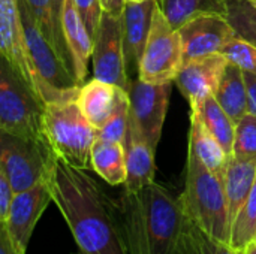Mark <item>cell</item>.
I'll return each instance as SVG.
<instances>
[{
  "label": "cell",
  "instance_id": "1",
  "mask_svg": "<svg viewBox=\"0 0 256 254\" xmlns=\"http://www.w3.org/2000/svg\"><path fill=\"white\" fill-rule=\"evenodd\" d=\"M48 184L52 202L64 217L81 254H129L120 204L105 193L87 169L57 157Z\"/></svg>",
  "mask_w": 256,
  "mask_h": 254
},
{
  "label": "cell",
  "instance_id": "2",
  "mask_svg": "<svg viewBox=\"0 0 256 254\" xmlns=\"http://www.w3.org/2000/svg\"><path fill=\"white\" fill-rule=\"evenodd\" d=\"M122 225L129 254H180L186 219L180 196L156 181L120 199Z\"/></svg>",
  "mask_w": 256,
  "mask_h": 254
},
{
  "label": "cell",
  "instance_id": "3",
  "mask_svg": "<svg viewBox=\"0 0 256 254\" xmlns=\"http://www.w3.org/2000/svg\"><path fill=\"white\" fill-rule=\"evenodd\" d=\"M184 214L213 238L230 244L231 225L224 180L188 150L186 183L180 195Z\"/></svg>",
  "mask_w": 256,
  "mask_h": 254
},
{
  "label": "cell",
  "instance_id": "4",
  "mask_svg": "<svg viewBox=\"0 0 256 254\" xmlns=\"http://www.w3.org/2000/svg\"><path fill=\"white\" fill-rule=\"evenodd\" d=\"M42 127L46 142L58 159L75 168H92V148L98 130L84 117L76 99L46 103Z\"/></svg>",
  "mask_w": 256,
  "mask_h": 254
},
{
  "label": "cell",
  "instance_id": "5",
  "mask_svg": "<svg viewBox=\"0 0 256 254\" xmlns=\"http://www.w3.org/2000/svg\"><path fill=\"white\" fill-rule=\"evenodd\" d=\"M0 52L44 105L76 99L80 87L58 90L45 82L34 69L27 51L18 0H0Z\"/></svg>",
  "mask_w": 256,
  "mask_h": 254
},
{
  "label": "cell",
  "instance_id": "6",
  "mask_svg": "<svg viewBox=\"0 0 256 254\" xmlns=\"http://www.w3.org/2000/svg\"><path fill=\"white\" fill-rule=\"evenodd\" d=\"M45 105L21 76L3 60L0 67V129L4 133L45 139L44 136Z\"/></svg>",
  "mask_w": 256,
  "mask_h": 254
},
{
  "label": "cell",
  "instance_id": "7",
  "mask_svg": "<svg viewBox=\"0 0 256 254\" xmlns=\"http://www.w3.org/2000/svg\"><path fill=\"white\" fill-rule=\"evenodd\" d=\"M0 148V171L15 193L46 181L57 160L46 139L21 138L2 132Z\"/></svg>",
  "mask_w": 256,
  "mask_h": 254
},
{
  "label": "cell",
  "instance_id": "8",
  "mask_svg": "<svg viewBox=\"0 0 256 254\" xmlns=\"http://www.w3.org/2000/svg\"><path fill=\"white\" fill-rule=\"evenodd\" d=\"M183 67V49L178 30L162 13L159 3L140 61L138 78L158 84L174 81Z\"/></svg>",
  "mask_w": 256,
  "mask_h": 254
},
{
  "label": "cell",
  "instance_id": "9",
  "mask_svg": "<svg viewBox=\"0 0 256 254\" xmlns=\"http://www.w3.org/2000/svg\"><path fill=\"white\" fill-rule=\"evenodd\" d=\"M92 64L94 78L128 91L130 81L124 58L123 15L102 10L93 36Z\"/></svg>",
  "mask_w": 256,
  "mask_h": 254
},
{
  "label": "cell",
  "instance_id": "10",
  "mask_svg": "<svg viewBox=\"0 0 256 254\" xmlns=\"http://www.w3.org/2000/svg\"><path fill=\"white\" fill-rule=\"evenodd\" d=\"M171 91L172 81L152 84L140 79L138 76L130 81L128 88L130 118L154 150L162 136Z\"/></svg>",
  "mask_w": 256,
  "mask_h": 254
},
{
  "label": "cell",
  "instance_id": "11",
  "mask_svg": "<svg viewBox=\"0 0 256 254\" xmlns=\"http://www.w3.org/2000/svg\"><path fill=\"white\" fill-rule=\"evenodd\" d=\"M18 4L27 51L40 78L58 90H72L81 87L78 85L76 78L70 67L63 61V58L57 52L56 46L42 33L40 27L38 25L36 19L28 10L26 1L18 0Z\"/></svg>",
  "mask_w": 256,
  "mask_h": 254
},
{
  "label": "cell",
  "instance_id": "12",
  "mask_svg": "<svg viewBox=\"0 0 256 254\" xmlns=\"http://www.w3.org/2000/svg\"><path fill=\"white\" fill-rule=\"evenodd\" d=\"M183 64L212 54H219L237 36L224 13H200L186 21L180 28Z\"/></svg>",
  "mask_w": 256,
  "mask_h": 254
},
{
  "label": "cell",
  "instance_id": "13",
  "mask_svg": "<svg viewBox=\"0 0 256 254\" xmlns=\"http://www.w3.org/2000/svg\"><path fill=\"white\" fill-rule=\"evenodd\" d=\"M52 202V193L46 181H42L32 189H27L24 192L15 193V198L12 201V205L9 208V214L3 225L12 241L15 243L16 249L21 253L26 254L28 241L32 238V234L46 210V207Z\"/></svg>",
  "mask_w": 256,
  "mask_h": 254
},
{
  "label": "cell",
  "instance_id": "14",
  "mask_svg": "<svg viewBox=\"0 0 256 254\" xmlns=\"http://www.w3.org/2000/svg\"><path fill=\"white\" fill-rule=\"evenodd\" d=\"M228 63L219 52L183 64L174 82L190 108L200 106L208 94H214Z\"/></svg>",
  "mask_w": 256,
  "mask_h": 254
},
{
  "label": "cell",
  "instance_id": "15",
  "mask_svg": "<svg viewBox=\"0 0 256 254\" xmlns=\"http://www.w3.org/2000/svg\"><path fill=\"white\" fill-rule=\"evenodd\" d=\"M156 7L158 0L126 1L123 10V43L128 73L134 72L138 76L140 61L148 39Z\"/></svg>",
  "mask_w": 256,
  "mask_h": 254
},
{
  "label": "cell",
  "instance_id": "16",
  "mask_svg": "<svg viewBox=\"0 0 256 254\" xmlns=\"http://www.w3.org/2000/svg\"><path fill=\"white\" fill-rule=\"evenodd\" d=\"M126 148V169L128 177L124 186V192L135 193L154 183V148L147 142V139L141 135L138 127L130 118L129 114V127L124 141Z\"/></svg>",
  "mask_w": 256,
  "mask_h": 254
},
{
  "label": "cell",
  "instance_id": "17",
  "mask_svg": "<svg viewBox=\"0 0 256 254\" xmlns=\"http://www.w3.org/2000/svg\"><path fill=\"white\" fill-rule=\"evenodd\" d=\"M62 27L64 42L70 55L74 75L78 85H82L87 76L88 60L93 54V37L88 33L74 0L64 1Z\"/></svg>",
  "mask_w": 256,
  "mask_h": 254
},
{
  "label": "cell",
  "instance_id": "18",
  "mask_svg": "<svg viewBox=\"0 0 256 254\" xmlns=\"http://www.w3.org/2000/svg\"><path fill=\"white\" fill-rule=\"evenodd\" d=\"M118 91L120 87H116L98 78H93L92 81L80 87L76 103L84 117L96 130L102 129L112 115L117 105Z\"/></svg>",
  "mask_w": 256,
  "mask_h": 254
},
{
  "label": "cell",
  "instance_id": "19",
  "mask_svg": "<svg viewBox=\"0 0 256 254\" xmlns=\"http://www.w3.org/2000/svg\"><path fill=\"white\" fill-rule=\"evenodd\" d=\"M256 181V160L231 157L224 175V187L228 202L230 225L236 222L238 213L249 199Z\"/></svg>",
  "mask_w": 256,
  "mask_h": 254
},
{
  "label": "cell",
  "instance_id": "20",
  "mask_svg": "<svg viewBox=\"0 0 256 254\" xmlns=\"http://www.w3.org/2000/svg\"><path fill=\"white\" fill-rule=\"evenodd\" d=\"M189 150L218 177L224 180L230 156L220 145V142L206 127L202 118L196 111H190V132H189Z\"/></svg>",
  "mask_w": 256,
  "mask_h": 254
},
{
  "label": "cell",
  "instance_id": "21",
  "mask_svg": "<svg viewBox=\"0 0 256 254\" xmlns=\"http://www.w3.org/2000/svg\"><path fill=\"white\" fill-rule=\"evenodd\" d=\"M214 97L236 124L249 112L244 72L238 66L228 63L214 91Z\"/></svg>",
  "mask_w": 256,
  "mask_h": 254
},
{
  "label": "cell",
  "instance_id": "22",
  "mask_svg": "<svg viewBox=\"0 0 256 254\" xmlns=\"http://www.w3.org/2000/svg\"><path fill=\"white\" fill-rule=\"evenodd\" d=\"M92 169L110 186L126 183V148L124 144L98 139L92 148Z\"/></svg>",
  "mask_w": 256,
  "mask_h": 254
},
{
  "label": "cell",
  "instance_id": "23",
  "mask_svg": "<svg viewBox=\"0 0 256 254\" xmlns=\"http://www.w3.org/2000/svg\"><path fill=\"white\" fill-rule=\"evenodd\" d=\"M190 109H194L200 114V117L202 118V121H204L206 127L210 130V133L220 142V145L224 147L226 154L230 157H232L236 123L219 105L214 94H208L200 106L190 108Z\"/></svg>",
  "mask_w": 256,
  "mask_h": 254
},
{
  "label": "cell",
  "instance_id": "24",
  "mask_svg": "<svg viewBox=\"0 0 256 254\" xmlns=\"http://www.w3.org/2000/svg\"><path fill=\"white\" fill-rule=\"evenodd\" d=\"M180 254H242L236 252L230 244L222 243L198 225H195L188 216L183 223L180 238Z\"/></svg>",
  "mask_w": 256,
  "mask_h": 254
},
{
  "label": "cell",
  "instance_id": "25",
  "mask_svg": "<svg viewBox=\"0 0 256 254\" xmlns=\"http://www.w3.org/2000/svg\"><path fill=\"white\" fill-rule=\"evenodd\" d=\"M162 13L176 27L180 28L186 21L200 13H224L225 4L219 0H158Z\"/></svg>",
  "mask_w": 256,
  "mask_h": 254
},
{
  "label": "cell",
  "instance_id": "26",
  "mask_svg": "<svg viewBox=\"0 0 256 254\" xmlns=\"http://www.w3.org/2000/svg\"><path fill=\"white\" fill-rule=\"evenodd\" d=\"M28 10L32 12L33 18L36 19L38 25L40 27L42 33L46 36V39L56 46L57 52L60 54V57L63 58V61L72 69V61H70V55L68 51V46L64 43V40L60 37L56 22H54V12H52V1L51 0H24Z\"/></svg>",
  "mask_w": 256,
  "mask_h": 254
},
{
  "label": "cell",
  "instance_id": "27",
  "mask_svg": "<svg viewBox=\"0 0 256 254\" xmlns=\"http://www.w3.org/2000/svg\"><path fill=\"white\" fill-rule=\"evenodd\" d=\"M254 241H256V181L249 199L232 223L230 246L243 254L246 247Z\"/></svg>",
  "mask_w": 256,
  "mask_h": 254
},
{
  "label": "cell",
  "instance_id": "28",
  "mask_svg": "<svg viewBox=\"0 0 256 254\" xmlns=\"http://www.w3.org/2000/svg\"><path fill=\"white\" fill-rule=\"evenodd\" d=\"M225 16L237 36L256 45V7L250 0H224Z\"/></svg>",
  "mask_w": 256,
  "mask_h": 254
},
{
  "label": "cell",
  "instance_id": "29",
  "mask_svg": "<svg viewBox=\"0 0 256 254\" xmlns=\"http://www.w3.org/2000/svg\"><path fill=\"white\" fill-rule=\"evenodd\" d=\"M129 114H130V102H129L128 91L120 88L116 109L110 117V120L106 121V124L98 130V139L124 144L128 127H129Z\"/></svg>",
  "mask_w": 256,
  "mask_h": 254
},
{
  "label": "cell",
  "instance_id": "30",
  "mask_svg": "<svg viewBox=\"0 0 256 254\" xmlns=\"http://www.w3.org/2000/svg\"><path fill=\"white\" fill-rule=\"evenodd\" d=\"M232 157L256 160V115L248 112L236 124Z\"/></svg>",
  "mask_w": 256,
  "mask_h": 254
},
{
  "label": "cell",
  "instance_id": "31",
  "mask_svg": "<svg viewBox=\"0 0 256 254\" xmlns=\"http://www.w3.org/2000/svg\"><path fill=\"white\" fill-rule=\"evenodd\" d=\"M220 54L232 64L238 66L243 72L256 75V45L249 40L236 36L220 51Z\"/></svg>",
  "mask_w": 256,
  "mask_h": 254
},
{
  "label": "cell",
  "instance_id": "32",
  "mask_svg": "<svg viewBox=\"0 0 256 254\" xmlns=\"http://www.w3.org/2000/svg\"><path fill=\"white\" fill-rule=\"evenodd\" d=\"M76 4V9L88 30V33L92 34V37L96 33L99 19H100V13H102V4L100 0H74Z\"/></svg>",
  "mask_w": 256,
  "mask_h": 254
},
{
  "label": "cell",
  "instance_id": "33",
  "mask_svg": "<svg viewBox=\"0 0 256 254\" xmlns=\"http://www.w3.org/2000/svg\"><path fill=\"white\" fill-rule=\"evenodd\" d=\"M14 198H15V190L10 186L6 175L0 171V223L6 222Z\"/></svg>",
  "mask_w": 256,
  "mask_h": 254
},
{
  "label": "cell",
  "instance_id": "34",
  "mask_svg": "<svg viewBox=\"0 0 256 254\" xmlns=\"http://www.w3.org/2000/svg\"><path fill=\"white\" fill-rule=\"evenodd\" d=\"M0 254H24L16 249L8 229L3 225H0Z\"/></svg>",
  "mask_w": 256,
  "mask_h": 254
},
{
  "label": "cell",
  "instance_id": "35",
  "mask_svg": "<svg viewBox=\"0 0 256 254\" xmlns=\"http://www.w3.org/2000/svg\"><path fill=\"white\" fill-rule=\"evenodd\" d=\"M246 87H248V103H249V112L256 115V75L250 72H244Z\"/></svg>",
  "mask_w": 256,
  "mask_h": 254
},
{
  "label": "cell",
  "instance_id": "36",
  "mask_svg": "<svg viewBox=\"0 0 256 254\" xmlns=\"http://www.w3.org/2000/svg\"><path fill=\"white\" fill-rule=\"evenodd\" d=\"M52 1V12H54V22L57 27V31L60 34V37L64 40L63 36V27H62V18H63V9H64V1L66 0H51ZM66 43V42H64Z\"/></svg>",
  "mask_w": 256,
  "mask_h": 254
},
{
  "label": "cell",
  "instance_id": "37",
  "mask_svg": "<svg viewBox=\"0 0 256 254\" xmlns=\"http://www.w3.org/2000/svg\"><path fill=\"white\" fill-rule=\"evenodd\" d=\"M243 254H256V241L250 243V244L246 247V250L243 252Z\"/></svg>",
  "mask_w": 256,
  "mask_h": 254
},
{
  "label": "cell",
  "instance_id": "38",
  "mask_svg": "<svg viewBox=\"0 0 256 254\" xmlns=\"http://www.w3.org/2000/svg\"><path fill=\"white\" fill-rule=\"evenodd\" d=\"M250 3H252V4L256 7V0H250Z\"/></svg>",
  "mask_w": 256,
  "mask_h": 254
},
{
  "label": "cell",
  "instance_id": "39",
  "mask_svg": "<svg viewBox=\"0 0 256 254\" xmlns=\"http://www.w3.org/2000/svg\"><path fill=\"white\" fill-rule=\"evenodd\" d=\"M130 1H146V0H130Z\"/></svg>",
  "mask_w": 256,
  "mask_h": 254
},
{
  "label": "cell",
  "instance_id": "40",
  "mask_svg": "<svg viewBox=\"0 0 256 254\" xmlns=\"http://www.w3.org/2000/svg\"><path fill=\"white\" fill-rule=\"evenodd\" d=\"M219 1H222V3H224V0H219Z\"/></svg>",
  "mask_w": 256,
  "mask_h": 254
}]
</instances>
